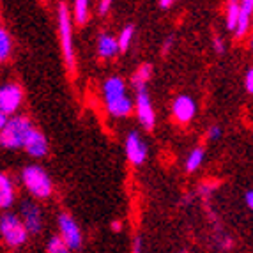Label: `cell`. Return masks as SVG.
I'll list each match as a JSON object with an SVG mask.
<instances>
[{
    "label": "cell",
    "instance_id": "obj_1",
    "mask_svg": "<svg viewBox=\"0 0 253 253\" xmlns=\"http://www.w3.org/2000/svg\"><path fill=\"white\" fill-rule=\"evenodd\" d=\"M34 129L30 121L23 115H14L9 119L7 126L0 131V144L5 149H25L27 138Z\"/></svg>",
    "mask_w": 253,
    "mask_h": 253
},
{
    "label": "cell",
    "instance_id": "obj_2",
    "mask_svg": "<svg viewBox=\"0 0 253 253\" xmlns=\"http://www.w3.org/2000/svg\"><path fill=\"white\" fill-rule=\"evenodd\" d=\"M21 181L36 199H48L51 195V190H53L50 175L38 165L25 167L23 172H21Z\"/></svg>",
    "mask_w": 253,
    "mask_h": 253
},
{
    "label": "cell",
    "instance_id": "obj_3",
    "mask_svg": "<svg viewBox=\"0 0 253 253\" xmlns=\"http://www.w3.org/2000/svg\"><path fill=\"white\" fill-rule=\"evenodd\" d=\"M59 34L60 44H62L64 60L69 71H75V50H73V27H71V14L66 2L59 4Z\"/></svg>",
    "mask_w": 253,
    "mask_h": 253
},
{
    "label": "cell",
    "instance_id": "obj_4",
    "mask_svg": "<svg viewBox=\"0 0 253 253\" xmlns=\"http://www.w3.org/2000/svg\"><path fill=\"white\" fill-rule=\"evenodd\" d=\"M0 232H2L5 243L13 248L25 245L27 237H29V230L25 228L23 221L13 212H7L0 218Z\"/></svg>",
    "mask_w": 253,
    "mask_h": 253
},
{
    "label": "cell",
    "instance_id": "obj_5",
    "mask_svg": "<svg viewBox=\"0 0 253 253\" xmlns=\"http://www.w3.org/2000/svg\"><path fill=\"white\" fill-rule=\"evenodd\" d=\"M136 115H138V121L144 126V129L151 131L156 124V114L152 108V101L147 89L136 90Z\"/></svg>",
    "mask_w": 253,
    "mask_h": 253
},
{
    "label": "cell",
    "instance_id": "obj_6",
    "mask_svg": "<svg viewBox=\"0 0 253 253\" xmlns=\"http://www.w3.org/2000/svg\"><path fill=\"white\" fill-rule=\"evenodd\" d=\"M59 228H60V237L66 241V245L69 246V250L82 248V232L73 216H69L68 212H62L59 216Z\"/></svg>",
    "mask_w": 253,
    "mask_h": 253
},
{
    "label": "cell",
    "instance_id": "obj_7",
    "mask_svg": "<svg viewBox=\"0 0 253 253\" xmlns=\"http://www.w3.org/2000/svg\"><path fill=\"white\" fill-rule=\"evenodd\" d=\"M21 101H23V92H21L20 85L5 84L0 89V114H14L20 108Z\"/></svg>",
    "mask_w": 253,
    "mask_h": 253
},
{
    "label": "cell",
    "instance_id": "obj_8",
    "mask_svg": "<svg viewBox=\"0 0 253 253\" xmlns=\"http://www.w3.org/2000/svg\"><path fill=\"white\" fill-rule=\"evenodd\" d=\"M21 212V221L25 225V228L29 230V234H39L42 228V214L38 204H34L32 200H23L20 206Z\"/></svg>",
    "mask_w": 253,
    "mask_h": 253
},
{
    "label": "cell",
    "instance_id": "obj_9",
    "mask_svg": "<svg viewBox=\"0 0 253 253\" xmlns=\"http://www.w3.org/2000/svg\"><path fill=\"white\" fill-rule=\"evenodd\" d=\"M172 112H173V117H175L177 123L188 124L191 119L195 117V114H197V103H195L190 96L181 94V96H177L175 99H173Z\"/></svg>",
    "mask_w": 253,
    "mask_h": 253
},
{
    "label": "cell",
    "instance_id": "obj_10",
    "mask_svg": "<svg viewBox=\"0 0 253 253\" xmlns=\"http://www.w3.org/2000/svg\"><path fill=\"white\" fill-rule=\"evenodd\" d=\"M126 156L133 165H142L147 158V145L136 131H131L126 138Z\"/></svg>",
    "mask_w": 253,
    "mask_h": 253
},
{
    "label": "cell",
    "instance_id": "obj_11",
    "mask_svg": "<svg viewBox=\"0 0 253 253\" xmlns=\"http://www.w3.org/2000/svg\"><path fill=\"white\" fill-rule=\"evenodd\" d=\"M25 151L29 152L32 158L46 156V152H48V140H46V136L42 135L39 129H32V131H30L29 138H27Z\"/></svg>",
    "mask_w": 253,
    "mask_h": 253
},
{
    "label": "cell",
    "instance_id": "obj_12",
    "mask_svg": "<svg viewBox=\"0 0 253 253\" xmlns=\"http://www.w3.org/2000/svg\"><path fill=\"white\" fill-rule=\"evenodd\" d=\"M103 96H105V101H112V99H117V97L127 96L126 85H124L123 78L110 76L108 80L103 84Z\"/></svg>",
    "mask_w": 253,
    "mask_h": 253
},
{
    "label": "cell",
    "instance_id": "obj_13",
    "mask_svg": "<svg viewBox=\"0 0 253 253\" xmlns=\"http://www.w3.org/2000/svg\"><path fill=\"white\" fill-rule=\"evenodd\" d=\"M252 18H253V0H245V2H241L239 21H237V29H236V32H234L236 38H243V36L248 32Z\"/></svg>",
    "mask_w": 253,
    "mask_h": 253
},
{
    "label": "cell",
    "instance_id": "obj_14",
    "mask_svg": "<svg viewBox=\"0 0 253 253\" xmlns=\"http://www.w3.org/2000/svg\"><path fill=\"white\" fill-rule=\"evenodd\" d=\"M106 103V112H108L112 117H126L129 115V112L133 110V103L127 96L117 97V99H112V101Z\"/></svg>",
    "mask_w": 253,
    "mask_h": 253
},
{
    "label": "cell",
    "instance_id": "obj_15",
    "mask_svg": "<svg viewBox=\"0 0 253 253\" xmlns=\"http://www.w3.org/2000/svg\"><path fill=\"white\" fill-rule=\"evenodd\" d=\"M119 50H121V48H119V39H115L114 36H110V34L99 36V39H97V53H99V57L110 59V57H114Z\"/></svg>",
    "mask_w": 253,
    "mask_h": 253
},
{
    "label": "cell",
    "instance_id": "obj_16",
    "mask_svg": "<svg viewBox=\"0 0 253 253\" xmlns=\"http://www.w3.org/2000/svg\"><path fill=\"white\" fill-rule=\"evenodd\" d=\"M13 202H14L13 182H11V179L5 173H2L0 175V206H2V209H7V207L13 206Z\"/></svg>",
    "mask_w": 253,
    "mask_h": 253
},
{
    "label": "cell",
    "instance_id": "obj_17",
    "mask_svg": "<svg viewBox=\"0 0 253 253\" xmlns=\"http://www.w3.org/2000/svg\"><path fill=\"white\" fill-rule=\"evenodd\" d=\"M152 76V66L151 64H142L133 76H131V84L135 85V89H145V84L149 82V78Z\"/></svg>",
    "mask_w": 253,
    "mask_h": 253
},
{
    "label": "cell",
    "instance_id": "obj_18",
    "mask_svg": "<svg viewBox=\"0 0 253 253\" xmlns=\"http://www.w3.org/2000/svg\"><path fill=\"white\" fill-rule=\"evenodd\" d=\"M73 14L78 25H85L89 20V2L87 0H76L73 4Z\"/></svg>",
    "mask_w": 253,
    "mask_h": 253
},
{
    "label": "cell",
    "instance_id": "obj_19",
    "mask_svg": "<svg viewBox=\"0 0 253 253\" xmlns=\"http://www.w3.org/2000/svg\"><path fill=\"white\" fill-rule=\"evenodd\" d=\"M239 13H241V4H237L236 0H230L227 4V29L234 30L237 29V21H239Z\"/></svg>",
    "mask_w": 253,
    "mask_h": 253
},
{
    "label": "cell",
    "instance_id": "obj_20",
    "mask_svg": "<svg viewBox=\"0 0 253 253\" xmlns=\"http://www.w3.org/2000/svg\"><path fill=\"white\" fill-rule=\"evenodd\" d=\"M204 161V149L202 147H197L190 152V156L186 160V170L188 172H195V170L199 169L200 165Z\"/></svg>",
    "mask_w": 253,
    "mask_h": 253
},
{
    "label": "cell",
    "instance_id": "obj_21",
    "mask_svg": "<svg viewBox=\"0 0 253 253\" xmlns=\"http://www.w3.org/2000/svg\"><path fill=\"white\" fill-rule=\"evenodd\" d=\"M133 34H135V25H126L123 29V32L119 34V48L121 51H127L129 50V44H131V39H133Z\"/></svg>",
    "mask_w": 253,
    "mask_h": 253
},
{
    "label": "cell",
    "instance_id": "obj_22",
    "mask_svg": "<svg viewBox=\"0 0 253 253\" xmlns=\"http://www.w3.org/2000/svg\"><path fill=\"white\" fill-rule=\"evenodd\" d=\"M46 252L48 253H69V246L66 245V241L60 236H53L48 241Z\"/></svg>",
    "mask_w": 253,
    "mask_h": 253
},
{
    "label": "cell",
    "instance_id": "obj_23",
    "mask_svg": "<svg viewBox=\"0 0 253 253\" xmlns=\"http://www.w3.org/2000/svg\"><path fill=\"white\" fill-rule=\"evenodd\" d=\"M11 46H13V42H11V38H9L7 30L5 29H0V59L5 60L11 53Z\"/></svg>",
    "mask_w": 253,
    "mask_h": 253
},
{
    "label": "cell",
    "instance_id": "obj_24",
    "mask_svg": "<svg viewBox=\"0 0 253 253\" xmlns=\"http://www.w3.org/2000/svg\"><path fill=\"white\" fill-rule=\"evenodd\" d=\"M221 136V127L219 126H211L207 129V138L209 140H218Z\"/></svg>",
    "mask_w": 253,
    "mask_h": 253
},
{
    "label": "cell",
    "instance_id": "obj_25",
    "mask_svg": "<svg viewBox=\"0 0 253 253\" xmlns=\"http://www.w3.org/2000/svg\"><path fill=\"white\" fill-rule=\"evenodd\" d=\"M110 7H112V2H110V0H101V2L97 4V13L101 14V16H105Z\"/></svg>",
    "mask_w": 253,
    "mask_h": 253
},
{
    "label": "cell",
    "instance_id": "obj_26",
    "mask_svg": "<svg viewBox=\"0 0 253 253\" xmlns=\"http://www.w3.org/2000/svg\"><path fill=\"white\" fill-rule=\"evenodd\" d=\"M246 90L253 94V68L248 69V73H246Z\"/></svg>",
    "mask_w": 253,
    "mask_h": 253
},
{
    "label": "cell",
    "instance_id": "obj_27",
    "mask_svg": "<svg viewBox=\"0 0 253 253\" xmlns=\"http://www.w3.org/2000/svg\"><path fill=\"white\" fill-rule=\"evenodd\" d=\"M142 248H144V245H142V237L135 236L133 237V253H142Z\"/></svg>",
    "mask_w": 253,
    "mask_h": 253
},
{
    "label": "cell",
    "instance_id": "obj_28",
    "mask_svg": "<svg viewBox=\"0 0 253 253\" xmlns=\"http://www.w3.org/2000/svg\"><path fill=\"white\" fill-rule=\"evenodd\" d=\"M212 44H214L216 53H223V51H225V42H223V39L214 38V41H212Z\"/></svg>",
    "mask_w": 253,
    "mask_h": 253
},
{
    "label": "cell",
    "instance_id": "obj_29",
    "mask_svg": "<svg viewBox=\"0 0 253 253\" xmlns=\"http://www.w3.org/2000/svg\"><path fill=\"white\" fill-rule=\"evenodd\" d=\"M172 44H173V38L170 36V38H167L165 39V42H163V48H161V51H163V55H167L170 51V48H172Z\"/></svg>",
    "mask_w": 253,
    "mask_h": 253
},
{
    "label": "cell",
    "instance_id": "obj_30",
    "mask_svg": "<svg viewBox=\"0 0 253 253\" xmlns=\"http://www.w3.org/2000/svg\"><path fill=\"white\" fill-rule=\"evenodd\" d=\"M212 188H214V186H209V184H202L200 186V195H202V197H207V195H211V191H212Z\"/></svg>",
    "mask_w": 253,
    "mask_h": 253
},
{
    "label": "cell",
    "instance_id": "obj_31",
    "mask_svg": "<svg viewBox=\"0 0 253 253\" xmlns=\"http://www.w3.org/2000/svg\"><path fill=\"white\" fill-rule=\"evenodd\" d=\"M158 5H160V7H163V9H169V7H172V5H173V0H160V2H158Z\"/></svg>",
    "mask_w": 253,
    "mask_h": 253
},
{
    "label": "cell",
    "instance_id": "obj_32",
    "mask_svg": "<svg viewBox=\"0 0 253 253\" xmlns=\"http://www.w3.org/2000/svg\"><path fill=\"white\" fill-rule=\"evenodd\" d=\"M246 204H248V207L253 211V191H248V193H246Z\"/></svg>",
    "mask_w": 253,
    "mask_h": 253
},
{
    "label": "cell",
    "instance_id": "obj_33",
    "mask_svg": "<svg viewBox=\"0 0 253 253\" xmlns=\"http://www.w3.org/2000/svg\"><path fill=\"white\" fill-rule=\"evenodd\" d=\"M7 123H9L7 115H5V114H0V127H2V129H4V127L7 126Z\"/></svg>",
    "mask_w": 253,
    "mask_h": 253
},
{
    "label": "cell",
    "instance_id": "obj_34",
    "mask_svg": "<svg viewBox=\"0 0 253 253\" xmlns=\"http://www.w3.org/2000/svg\"><path fill=\"white\" fill-rule=\"evenodd\" d=\"M121 228H123V225H121V221H114V223H112V230H114V232H119Z\"/></svg>",
    "mask_w": 253,
    "mask_h": 253
},
{
    "label": "cell",
    "instance_id": "obj_35",
    "mask_svg": "<svg viewBox=\"0 0 253 253\" xmlns=\"http://www.w3.org/2000/svg\"><path fill=\"white\" fill-rule=\"evenodd\" d=\"M250 48H252V50H253V39H252V42H250Z\"/></svg>",
    "mask_w": 253,
    "mask_h": 253
},
{
    "label": "cell",
    "instance_id": "obj_36",
    "mask_svg": "<svg viewBox=\"0 0 253 253\" xmlns=\"http://www.w3.org/2000/svg\"><path fill=\"white\" fill-rule=\"evenodd\" d=\"M252 21H253V18H252Z\"/></svg>",
    "mask_w": 253,
    "mask_h": 253
}]
</instances>
